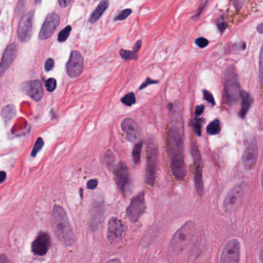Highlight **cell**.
I'll list each match as a JSON object with an SVG mask.
<instances>
[{
	"mask_svg": "<svg viewBox=\"0 0 263 263\" xmlns=\"http://www.w3.org/2000/svg\"><path fill=\"white\" fill-rule=\"evenodd\" d=\"M167 154L172 175L178 181L186 177L184 146L181 130L178 127H172L167 132Z\"/></svg>",
	"mask_w": 263,
	"mask_h": 263,
	"instance_id": "cell-1",
	"label": "cell"
},
{
	"mask_svg": "<svg viewBox=\"0 0 263 263\" xmlns=\"http://www.w3.org/2000/svg\"><path fill=\"white\" fill-rule=\"evenodd\" d=\"M126 233V226L124 223L116 217L110 218L107 224V238L109 242H118L122 239Z\"/></svg>",
	"mask_w": 263,
	"mask_h": 263,
	"instance_id": "cell-14",
	"label": "cell"
},
{
	"mask_svg": "<svg viewBox=\"0 0 263 263\" xmlns=\"http://www.w3.org/2000/svg\"><path fill=\"white\" fill-rule=\"evenodd\" d=\"M261 187L263 189V168L262 171H261Z\"/></svg>",
	"mask_w": 263,
	"mask_h": 263,
	"instance_id": "cell-48",
	"label": "cell"
},
{
	"mask_svg": "<svg viewBox=\"0 0 263 263\" xmlns=\"http://www.w3.org/2000/svg\"><path fill=\"white\" fill-rule=\"evenodd\" d=\"M191 153L193 159L194 167H195V186L197 194L200 198H202L204 195V181L202 175V160L201 153L196 142L192 141L191 144Z\"/></svg>",
	"mask_w": 263,
	"mask_h": 263,
	"instance_id": "cell-7",
	"label": "cell"
},
{
	"mask_svg": "<svg viewBox=\"0 0 263 263\" xmlns=\"http://www.w3.org/2000/svg\"><path fill=\"white\" fill-rule=\"evenodd\" d=\"M107 263H122L121 261V260L118 259V258H112V259L109 260Z\"/></svg>",
	"mask_w": 263,
	"mask_h": 263,
	"instance_id": "cell-47",
	"label": "cell"
},
{
	"mask_svg": "<svg viewBox=\"0 0 263 263\" xmlns=\"http://www.w3.org/2000/svg\"><path fill=\"white\" fill-rule=\"evenodd\" d=\"M204 110V105H198L197 106L196 108H195V117L200 116V115H202L203 112Z\"/></svg>",
	"mask_w": 263,
	"mask_h": 263,
	"instance_id": "cell-39",
	"label": "cell"
},
{
	"mask_svg": "<svg viewBox=\"0 0 263 263\" xmlns=\"http://www.w3.org/2000/svg\"><path fill=\"white\" fill-rule=\"evenodd\" d=\"M201 125H202V119L198 117H195L192 121V127H193L194 132L198 136L201 135Z\"/></svg>",
	"mask_w": 263,
	"mask_h": 263,
	"instance_id": "cell-27",
	"label": "cell"
},
{
	"mask_svg": "<svg viewBox=\"0 0 263 263\" xmlns=\"http://www.w3.org/2000/svg\"><path fill=\"white\" fill-rule=\"evenodd\" d=\"M241 245L236 238L229 240L224 245L220 257L219 263H239Z\"/></svg>",
	"mask_w": 263,
	"mask_h": 263,
	"instance_id": "cell-9",
	"label": "cell"
},
{
	"mask_svg": "<svg viewBox=\"0 0 263 263\" xmlns=\"http://www.w3.org/2000/svg\"><path fill=\"white\" fill-rule=\"evenodd\" d=\"M195 43L200 48H204L209 44V41L204 37H198L195 39Z\"/></svg>",
	"mask_w": 263,
	"mask_h": 263,
	"instance_id": "cell-35",
	"label": "cell"
},
{
	"mask_svg": "<svg viewBox=\"0 0 263 263\" xmlns=\"http://www.w3.org/2000/svg\"><path fill=\"white\" fill-rule=\"evenodd\" d=\"M224 91L226 102L229 105L236 104L237 101L241 98V87L238 74L234 66H229L224 72Z\"/></svg>",
	"mask_w": 263,
	"mask_h": 263,
	"instance_id": "cell-4",
	"label": "cell"
},
{
	"mask_svg": "<svg viewBox=\"0 0 263 263\" xmlns=\"http://www.w3.org/2000/svg\"><path fill=\"white\" fill-rule=\"evenodd\" d=\"M121 102L127 106H132L136 103V98L134 93H129L121 99Z\"/></svg>",
	"mask_w": 263,
	"mask_h": 263,
	"instance_id": "cell-29",
	"label": "cell"
},
{
	"mask_svg": "<svg viewBox=\"0 0 263 263\" xmlns=\"http://www.w3.org/2000/svg\"><path fill=\"white\" fill-rule=\"evenodd\" d=\"M141 47V41H138V42L135 44L134 46L133 50L130 51V50H120V55H121V58L124 59V61H136L138 58V52H139L140 49Z\"/></svg>",
	"mask_w": 263,
	"mask_h": 263,
	"instance_id": "cell-22",
	"label": "cell"
},
{
	"mask_svg": "<svg viewBox=\"0 0 263 263\" xmlns=\"http://www.w3.org/2000/svg\"><path fill=\"white\" fill-rule=\"evenodd\" d=\"M59 15L56 13H51L47 15L41 27V32H40L39 38L42 41H46L51 37L52 35L54 33L56 29L58 28L60 24Z\"/></svg>",
	"mask_w": 263,
	"mask_h": 263,
	"instance_id": "cell-17",
	"label": "cell"
},
{
	"mask_svg": "<svg viewBox=\"0 0 263 263\" xmlns=\"http://www.w3.org/2000/svg\"><path fill=\"white\" fill-rule=\"evenodd\" d=\"M196 232V226L193 221H186L172 236L169 245V252L174 255H180L192 242Z\"/></svg>",
	"mask_w": 263,
	"mask_h": 263,
	"instance_id": "cell-3",
	"label": "cell"
},
{
	"mask_svg": "<svg viewBox=\"0 0 263 263\" xmlns=\"http://www.w3.org/2000/svg\"><path fill=\"white\" fill-rule=\"evenodd\" d=\"M259 80L261 85H263V45L259 53Z\"/></svg>",
	"mask_w": 263,
	"mask_h": 263,
	"instance_id": "cell-33",
	"label": "cell"
},
{
	"mask_svg": "<svg viewBox=\"0 0 263 263\" xmlns=\"http://www.w3.org/2000/svg\"><path fill=\"white\" fill-rule=\"evenodd\" d=\"M16 55H17V47L16 44H10L7 46L3 55L2 61H1V65H0V74L1 76L4 74L6 71L8 70L10 66L13 64V61L16 59Z\"/></svg>",
	"mask_w": 263,
	"mask_h": 263,
	"instance_id": "cell-20",
	"label": "cell"
},
{
	"mask_svg": "<svg viewBox=\"0 0 263 263\" xmlns=\"http://www.w3.org/2000/svg\"><path fill=\"white\" fill-rule=\"evenodd\" d=\"M24 92L35 101H40L44 97L42 83L38 80L24 83L22 86Z\"/></svg>",
	"mask_w": 263,
	"mask_h": 263,
	"instance_id": "cell-19",
	"label": "cell"
},
{
	"mask_svg": "<svg viewBox=\"0 0 263 263\" xmlns=\"http://www.w3.org/2000/svg\"><path fill=\"white\" fill-rule=\"evenodd\" d=\"M115 177L117 184L123 195L126 196L132 192V178L125 163L120 162L118 164L115 170Z\"/></svg>",
	"mask_w": 263,
	"mask_h": 263,
	"instance_id": "cell-11",
	"label": "cell"
},
{
	"mask_svg": "<svg viewBox=\"0 0 263 263\" xmlns=\"http://www.w3.org/2000/svg\"><path fill=\"white\" fill-rule=\"evenodd\" d=\"M158 81H153V80H151L150 78H147L146 81H144V84H141L139 90H142V89H144L145 87H148L150 84H158Z\"/></svg>",
	"mask_w": 263,
	"mask_h": 263,
	"instance_id": "cell-38",
	"label": "cell"
},
{
	"mask_svg": "<svg viewBox=\"0 0 263 263\" xmlns=\"http://www.w3.org/2000/svg\"><path fill=\"white\" fill-rule=\"evenodd\" d=\"M53 67H54V61L52 58H49L46 61L45 65H44L46 71H50L53 70Z\"/></svg>",
	"mask_w": 263,
	"mask_h": 263,
	"instance_id": "cell-36",
	"label": "cell"
},
{
	"mask_svg": "<svg viewBox=\"0 0 263 263\" xmlns=\"http://www.w3.org/2000/svg\"><path fill=\"white\" fill-rule=\"evenodd\" d=\"M226 27H227V26H226V23L224 22V21H220L219 23H218V29H219V30L221 33L224 32V30H226Z\"/></svg>",
	"mask_w": 263,
	"mask_h": 263,
	"instance_id": "cell-41",
	"label": "cell"
},
{
	"mask_svg": "<svg viewBox=\"0 0 263 263\" xmlns=\"http://www.w3.org/2000/svg\"><path fill=\"white\" fill-rule=\"evenodd\" d=\"M46 88L49 92H53L57 87V81L54 78H49L45 82Z\"/></svg>",
	"mask_w": 263,
	"mask_h": 263,
	"instance_id": "cell-31",
	"label": "cell"
},
{
	"mask_svg": "<svg viewBox=\"0 0 263 263\" xmlns=\"http://www.w3.org/2000/svg\"><path fill=\"white\" fill-rule=\"evenodd\" d=\"M50 246L51 238L49 234L45 232H41L32 242V252L37 256H44L50 250Z\"/></svg>",
	"mask_w": 263,
	"mask_h": 263,
	"instance_id": "cell-15",
	"label": "cell"
},
{
	"mask_svg": "<svg viewBox=\"0 0 263 263\" xmlns=\"http://www.w3.org/2000/svg\"><path fill=\"white\" fill-rule=\"evenodd\" d=\"M105 212V204L103 199H95L89 211V227L92 232H96L101 227Z\"/></svg>",
	"mask_w": 263,
	"mask_h": 263,
	"instance_id": "cell-8",
	"label": "cell"
},
{
	"mask_svg": "<svg viewBox=\"0 0 263 263\" xmlns=\"http://www.w3.org/2000/svg\"><path fill=\"white\" fill-rule=\"evenodd\" d=\"M203 96H204V99L206 101H208L209 104L213 106L215 105V99H214L213 95H212V93H210L209 90H203Z\"/></svg>",
	"mask_w": 263,
	"mask_h": 263,
	"instance_id": "cell-34",
	"label": "cell"
},
{
	"mask_svg": "<svg viewBox=\"0 0 263 263\" xmlns=\"http://www.w3.org/2000/svg\"><path fill=\"white\" fill-rule=\"evenodd\" d=\"M257 31L261 34H263V23L258 24V27H257Z\"/></svg>",
	"mask_w": 263,
	"mask_h": 263,
	"instance_id": "cell-46",
	"label": "cell"
},
{
	"mask_svg": "<svg viewBox=\"0 0 263 263\" xmlns=\"http://www.w3.org/2000/svg\"><path fill=\"white\" fill-rule=\"evenodd\" d=\"M121 128L125 134L127 139L132 142H135L139 139L141 135V130L136 121L132 118H126L122 121Z\"/></svg>",
	"mask_w": 263,
	"mask_h": 263,
	"instance_id": "cell-18",
	"label": "cell"
},
{
	"mask_svg": "<svg viewBox=\"0 0 263 263\" xmlns=\"http://www.w3.org/2000/svg\"><path fill=\"white\" fill-rule=\"evenodd\" d=\"M0 263H11V261L7 255L2 254L1 257H0Z\"/></svg>",
	"mask_w": 263,
	"mask_h": 263,
	"instance_id": "cell-42",
	"label": "cell"
},
{
	"mask_svg": "<svg viewBox=\"0 0 263 263\" xmlns=\"http://www.w3.org/2000/svg\"><path fill=\"white\" fill-rule=\"evenodd\" d=\"M16 108L13 104H9L3 108L2 117L6 124H9L16 117Z\"/></svg>",
	"mask_w": 263,
	"mask_h": 263,
	"instance_id": "cell-24",
	"label": "cell"
},
{
	"mask_svg": "<svg viewBox=\"0 0 263 263\" xmlns=\"http://www.w3.org/2000/svg\"><path fill=\"white\" fill-rule=\"evenodd\" d=\"M0 178H1V179H0V182L4 183V181H5V180L7 179V173H6L5 172H1V173H0Z\"/></svg>",
	"mask_w": 263,
	"mask_h": 263,
	"instance_id": "cell-44",
	"label": "cell"
},
{
	"mask_svg": "<svg viewBox=\"0 0 263 263\" xmlns=\"http://www.w3.org/2000/svg\"><path fill=\"white\" fill-rule=\"evenodd\" d=\"M143 147V141H139L135 144L133 149V153H132V157H133L134 163L135 164H138L141 161V150Z\"/></svg>",
	"mask_w": 263,
	"mask_h": 263,
	"instance_id": "cell-26",
	"label": "cell"
},
{
	"mask_svg": "<svg viewBox=\"0 0 263 263\" xmlns=\"http://www.w3.org/2000/svg\"><path fill=\"white\" fill-rule=\"evenodd\" d=\"M71 30V27H70V26H67L64 30H61L59 34H58V41L61 43L65 42V41L68 39Z\"/></svg>",
	"mask_w": 263,
	"mask_h": 263,
	"instance_id": "cell-28",
	"label": "cell"
},
{
	"mask_svg": "<svg viewBox=\"0 0 263 263\" xmlns=\"http://www.w3.org/2000/svg\"><path fill=\"white\" fill-rule=\"evenodd\" d=\"M98 185V181L97 179L89 180L87 181V189H90V190H93L96 189Z\"/></svg>",
	"mask_w": 263,
	"mask_h": 263,
	"instance_id": "cell-37",
	"label": "cell"
},
{
	"mask_svg": "<svg viewBox=\"0 0 263 263\" xmlns=\"http://www.w3.org/2000/svg\"><path fill=\"white\" fill-rule=\"evenodd\" d=\"M109 3L106 0H103L98 4L97 8L95 9V11L92 13L91 16H90V19H89V22L90 24H95L97 21H99L101 19V16L104 14V12L107 10V7H108Z\"/></svg>",
	"mask_w": 263,
	"mask_h": 263,
	"instance_id": "cell-23",
	"label": "cell"
},
{
	"mask_svg": "<svg viewBox=\"0 0 263 263\" xmlns=\"http://www.w3.org/2000/svg\"><path fill=\"white\" fill-rule=\"evenodd\" d=\"M241 106L240 109L239 116L241 118H246V115L249 112L251 106H252L253 99L250 93L246 91L241 92Z\"/></svg>",
	"mask_w": 263,
	"mask_h": 263,
	"instance_id": "cell-21",
	"label": "cell"
},
{
	"mask_svg": "<svg viewBox=\"0 0 263 263\" xmlns=\"http://www.w3.org/2000/svg\"><path fill=\"white\" fill-rule=\"evenodd\" d=\"M67 73L71 78H77L82 73L84 69V58L79 51H73L67 64Z\"/></svg>",
	"mask_w": 263,
	"mask_h": 263,
	"instance_id": "cell-16",
	"label": "cell"
},
{
	"mask_svg": "<svg viewBox=\"0 0 263 263\" xmlns=\"http://www.w3.org/2000/svg\"><path fill=\"white\" fill-rule=\"evenodd\" d=\"M146 210L145 195L142 192L134 197L126 211L127 218L132 222L139 221Z\"/></svg>",
	"mask_w": 263,
	"mask_h": 263,
	"instance_id": "cell-10",
	"label": "cell"
},
{
	"mask_svg": "<svg viewBox=\"0 0 263 263\" xmlns=\"http://www.w3.org/2000/svg\"><path fill=\"white\" fill-rule=\"evenodd\" d=\"M132 10L130 9H126V10H123L120 13L119 15L115 17V21H124L127 19L130 14H132Z\"/></svg>",
	"mask_w": 263,
	"mask_h": 263,
	"instance_id": "cell-32",
	"label": "cell"
},
{
	"mask_svg": "<svg viewBox=\"0 0 263 263\" xmlns=\"http://www.w3.org/2000/svg\"><path fill=\"white\" fill-rule=\"evenodd\" d=\"M53 233L61 244L66 247L72 246L75 241V234L67 212L62 206L56 204L52 213Z\"/></svg>",
	"mask_w": 263,
	"mask_h": 263,
	"instance_id": "cell-2",
	"label": "cell"
},
{
	"mask_svg": "<svg viewBox=\"0 0 263 263\" xmlns=\"http://www.w3.org/2000/svg\"><path fill=\"white\" fill-rule=\"evenodd\" d=\"M33 21L34 11L28 12L21 18L17 30L18 38L21 42L27 43L31 39L33 35Z\"/></svg>",
	"mask_w": 263,
	"mask_h": 263,
	"instance_id": "cell-13",
	"label": "cell"
},
{
	"mask_svg": "<svg viewBox=\"0 0 263 263\" xmlns=\"http://www.w3.org/2000/svg\"><path fill=\"white\" fill-rule=\"evenodd\" d=\"M221 132V122L219 120L215 119L208 125L207 132L210 135H217Z\"/></svg>",
	"mask_w": 263,
	"mask_h": 263,
	"instance_id": "cell-25",
	"label": "cell"
},
{
	"mask_svg": "<svg viewBox=\"0 0 263 263\" xmlns=\"http://www.w3.org/2000/svg\"><path fill=\"white\" fill-rule=\"evenodd\" d=\"M44 145V140L41 138H38L36 140V144H35L34 147H33V151L31 152L32 157H36L37 155V154L42 150L43 147Z\"/></svg>",
	"mask_w": 263,
	"mask_h": 263,
	"instance_id": "cell-30",
	"label": "cell"
},
{
	"mask_svg": "<svg viewBox=\"0 0 263 263\" xmlns=\"http://www.w3.org/2000/svg\"><path fill=\"white\" fill-rule=\"evenodd\" d=\"M206 4H207V3H204V5L201 6V7H200L199 9H198V13H197L196 14V17H198V16H199L201 14V13H202L203 10H204V7H205Z\"/></svg>",
	"mask_w": 263,
	"mask_h": 263,
	"instance_id": "cell-45",
	"label": "cell"
},
{
	"mask_svg": "<svg viewBox=\"0 0 263 263\" xmlns=\"http://www.w3.org/2000/svg\"><path fill=\"white\" fill-rule=\"evenodd\" d=\"M258 159V146L255 138H250L245 143V150L242 155L243 167L246 170L254 168Z\"/></svg>",
	"mask_w": 263,
	"mask_h": 263,
	"instance_id": "cell-12",
	"label": "cell"
},
{
	"mask_svg": "<svg viewBox=\"0 0 263 263\" xmlns=\"http://www.w3.org/2000/svg\"><path fill=\"white\" fill-rule=\"evenodd\" d=\"M145 183L148 185L153 186L156 181L157 170H158V148L156 141L154 138L147 141L146 149Z\"/></svg>",
	"mask_w": 263,
	"mask_h": 263,
	"instance_id": "cell-6",
	"label": "cell"
},
{
	"mask_svg": "<svg viewBox=\"0 0 263 263\" xmlns=\"http://www.w3.org/2000/svg\"><path fill=\"white\" fill-rule=\"evenodd\" d=\"M249 191L247 183L241 182L235 184L228 192L223 201V209L227 213L236 212L244 201Z\"/></svg>",
	"mask_w": 263,
	"mask_h": 263,
	"instance_id": "cell-5",
	"label": "cell"
},
{
	"mask_svg": "<svg viewBox=\"0 0 263 263\" xmlns=\"http://www.w3.org/2000/svg\"><path fill=\"white\" fill-rule=\"evenodd\" d=\"M259 259L261 263H263V240L261 241L259 250Z\"/></svg>",
	"mask_w": 263,
	"mask_h": 263,
	"instance_id": "cell-43",
	"label": "cell"
},
{
	"mask_svg": "<svg viewBox=\"0 0 263 263\" xmlns=\"http://www.w3.org/2000/svg\"><path fill=\"white\" fill-rule=\"evenodd\" d=\"M71 3V0H70V1H67V0H59V1H58V4H59L61 7H67V6L70 5Z\"/></svg>",
	"mask_w": 263,
	"mask_h": 263,
	"instance_id": "cell-40",
	"label": "cell"
}]
</instances>
